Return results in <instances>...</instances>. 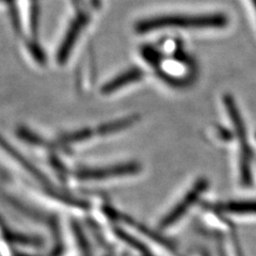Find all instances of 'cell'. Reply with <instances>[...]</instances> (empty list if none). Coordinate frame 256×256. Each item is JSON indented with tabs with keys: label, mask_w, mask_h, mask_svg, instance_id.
Listing matches in <instances>:
<instances>
[{
	"label": "cell",
	"mask_w": 256,
	"mask_h": 256,
	"mask_svg": "<svg viewBox=\"0 0 256 256\" xmlns=\"http://www.w3.org/2000/svg\"><path fill=\"white\" fill-rule=\"evenodd\" d=\"M228 24V20L226 16L220 13L206 15H166L140 20L136 24L134 30L142 34L168 28L218 29L224 28Z\"/></svg>",
	"instance_id": "6da1fadb"
},
{
	"label": "cell",
	"mask_w": 256,
	"mask_h": 256,
	"mask_svg": "<svg viewBox=\"0 0 256 256\" xmlns=\"http://www.w3.org/2000/svg\"><path fill=\"white\" fill-rule=\"evenodd\" d=\"M224 106L230 116L232 125L234 127V136L239 142V174L240 182L244 187H250L253 182L252 174V162L253 152L248 140V132L244 118L240 114V110L237 107V104L234 98L230 94L224 95L223 98Z\"/></svg>",
	"instance_id": "7a4b0ae2"
},
{
	"label": "cell",
	"mask_w": 256,
	"mask_h": 256,
	"mask_svg": "<svg viewBox=\"0 0 256 256\" xmlns=\"http://www.w3.org/2000/svg\"><path fill=\"white\" fill-rule=\"evenodd\" d=\"M208 187H210V182L207 178H200L198 182H196L180 201L176 203L172 210L168 212L162 219L159 223L160 228H168L173 226L175 223H178V221L180 220L190 208L198 201Z\"/></svg>",
	"instance_id": "3957f363"
},
{
	"label": "cell",
	"mask_w": 256,
	"mask_h": 256,
	"mask_svg": "<svg viewBox=\"0 0 256 256\" xmlns=\"http://www.w3.org/2000/svg\"><path fill=\"white\" fill-rule=\"evenodd\" d=\"M142 166L138 162H126L121 164H114L98 169H84L76 173V176L82 180H102L118 176L134 175L140 173Z\"/></svg>",
	"instance_id": "277c9868"
},
{
	"label": "cell",
	"mask_w": 256,
	"mask_h": 256,
	"mask_svg": "<svg viewBox=\"0 0 256 256\" xmlns=\"http://www.w3.org/2000/svg\"><path fill=\"white\" fill-rule=\"evenodd\" d=\"M89 20V14L82 11L77 14L73 22H70L66 34L64 36L62 44L59 47V50L57 54V60L60 64L66 62L68 56L75 45V42L77 41V38H79L80 34H82L84 28L88 25Z\"/></svg>",
	"instance_id": "5b68a950"
},
{
	"label": "cell",
	"mask_w": 256,
	"mask_h": 256,
	"mask_svg": "<svg viewBox=\"0 0 256 256\" xmlns=\"http://www.w3.org/2000/svg\"><path fill=\"white\" fill-rule=\"evenodd\" d=\"M144 76H146V73L141 68H132L130 70H125L124 73L118 75L116 78L111 79L110 82L102 88V92L104 94L116 92L132 84L141 82Z\"/></svg>",
	"instance_id": "8992f818"
},
{
	"label": "cell",
	"mask_w": 256,
	"mask_h": 256,
	"mask_svg": "<svg viewBox=\"0 0 256 256\" xmlns=\"http://www.w3.org/2000/svg\"><path fill=\"white\" fill-rule=\"evenodd\" d=\"M0 146H2V148L4 152H6V153L9 154L13 159H15L16 162H18L22 168H25L26 170H28V172L32 176H34V178H36L40 182H42L43 185H46L47 188L50 189V191H52L50 182L47 180V178H45V176L41 172H40L34 164H31L27 158H25L22 155H20V153L18 150H16L13 146H11V144L8 142L4 138H2V134H0Z\"/></svg>",
	"instance_id": "52a82bcc"
},
{
	"label": "cell",
	"mask_w": 256,
	"mask_h": 256,
	"mask_svg": "<svg viewBox=\"0 0 256 256\" xmlns=\"http://www.w3.org/2000/svg\"><path fill=\"white\" fill-rule=\"evenodd\" d=\"M216 210L233 214H256V200L228 201L216 206Z\"/></svg>",
	"instance_id": "ba28073f"
},
{
	"label": "cell",
	"mask_w": 256,
	"mask_h": 256,
	"mask_svg": "<svg viewBox=\"0 0 256 256\" xmlns=\"http://www.w3.org/2000/svg\"><path fill=\"white\" fill-rule=\"evenodd\" d=\"M138 121H139V116H137V114L123 118L121 120H116V121H114V122H109V123L104 124L98 128V132L100 134H114V132L126 130V128L132 126Z\"/></svg>",
	"instance_id": "9c48e42d"
},
{
	"label": "cell",
	"mask_w": 256,
	"mask_h": 256,
	"mask_svg": "<svg viewBox=\"0 0 256 256\" xmlns=\"http://www.w3.org/2000/svg\"><path fill=\"white\" fill-rule=\"evenodd\" d=\"M93 132L90 130H77L64 134L59 140L62 144H70V143H75V142H80L86 140L92 137Z\"/></svg>",
	"instance_id": "30bf717a"
},
{
	"label": "cell",
	"mask_w": 256,
	"mask_h": 256,
	"mask_svg": "<svg viewBox=\"0 0 256 256\" xmlns=\"http://www.w3.org/2000/svg\"><path fill=\"white\" fill-rule=\"evenodd\" d=\"M219 136L222 139H226L228 141L232 139V134L226 130H224V128H219Z\"/></svg>",
	"instance_id": "8fae6325"
},
{
	"label": "cell",
	"mask_w": 256,
	"mask_h": 256,
	"mask_svg": "<svg viewBox=\"0 0 256 256\" xmlns=\"http://www.w3.org/2000/svg\"><path fill=\"white\" fill-rule=\"evenodd\" d=\"M91 4H92V6H95V8H98L100 6V4H102V0H91Z\"/></svg>",
	"instance_id": "7c38bea8"
},
{
	"label": "cell",
	"mask_w": 256,
	"mask_h": 256,
	"mask_svg": "<svg viewBox=\"0 0 256 256\" xmlns=\"http://www.w3.org/2000/svg\"><path fill=\"white\" fill-rule=\"evenodd\" d=\"M73 2V4L76 6H79L80 4H82V0H72Z\"/></svg>",
	"instance_id": "4fadbf2b"
}]
</instances>
